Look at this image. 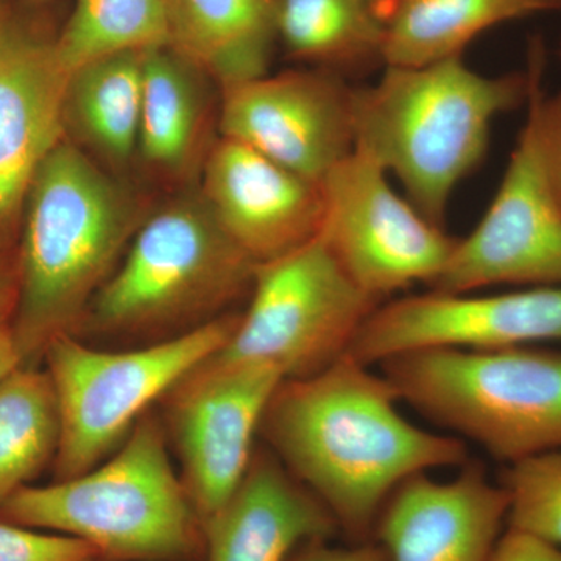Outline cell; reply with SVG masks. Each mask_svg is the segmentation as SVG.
Instances as JSON below:
<instances>
[{"mask_svg": "<svg viewBox=\"0 0 561 561\" xmlns=\"http://www.w3.org/2000/svg\"><path fill=\"white\" fill-rule=\"evenodd\" d=\"M375 368L345 354L317 375L286 379L262 416L271 453L328 508L345 542L373 541L402 482L470 461L467 442L405 419Z\"/></svg>", "mask_w": 561, "mask_h": 561, "instance_id": "1", "label": "cell"}, {"mask_svg": "<svg viewBox=\"0 0 561 561\" xmlns=\"http://www.w3.org/2000/svg\"><path fill=\"white\" fill-rule=\"evenodd\" d=\"M11 312L22 367H41L51 341L76 334L139 228L138 205L76 144L62 140L25 195Z\"/></svg>", "mask_w": 561, "mask_h": 561, "instance_id": "2", "label": "cell"}, {"mask_svg": "<svg viewBox=\"0 0 561 561\" xmlns=\"http://www.w3.org/2000/svg\"><path fill=\"white\" fill-rule=\"evenodd\" d=\"M527 91V72L486 77L461 57L386 66L371 87H353L354 150L393 173L442 227L457 184L485 157L494 117L522 105Z\"/></svg>", "mask_w": 561, "mask_h": 561, "instance_id": "3", "label": "cell"}, {"mask_svg": "<svg viewBox=\"0 0 561 561\" xmlns=\"http://www.w3.org/2000/svg\"><path fill=\"white\" fill-rule=\"evenodd\" d=\"M0 519L79 538L108 561L205 560V526L149 413L90 471L11 494Z\"/></svg>", "mask_w": 561, "mask_h": 561, "instance_id": "4", "label": "cell"}, {"mask_svg": "<svg viewBox=\"0 0 561 561\" xmlns=\"http://www.w3.org/2000/svg\"><path fill=\"white\" fill-rule=\"evenodd\" d=\"M376 368L401 402L502 463L561 448V348H430Z\"/></svg>", "mask_w": 561, "mask_h": 561, "instance_id": "5", "label": "cell"}, {"mask_svg": "<svg viewBox=\"0 0 561 561\" xmlns=\"http://www.w3.org/2000/svg\"><path fill=\"white\" fill-rule=\"evenodd\" d=\"M254 268L202 198L173 203L139 225L76 335L87 327L117 337L194 330L251 289Z\"/></svg>", "mask_w": 561, "mask_h": 561, "instance_id": "6", "label": "cell"}, {"mask_svg": "<svg viewBox=\"0 0 561 561\" xmlns=\"http://www.w3.org/2000/svg\"><path fill=\"white\" fill-rule=\"evenodd\" d=\"M238 320L220 316L135 350L92 348L76 334L51 341L43 362L60 412L54 481L108 459L154 402L227 345Z\"/></svg>", "mask_w": 561, "mask_h": 561, "instance_id": "7", "label": "cell"}, {"mask_svg": "<svg viewBox=\"0 0 561 561\" xmlns=\"http://www.w3.org/2000/svg\"><path fill=\"white\" fill-rule=\"evenodd\" d=\"M250 290L249 308L216 356L272 365L284 381L317 375L348 354L379 306L346 275L320 232L256 264Z\"/></svg>", "mask_w": 561, "mask_h": 561, "instance_id": "8", "label": "cell"}, {"mask_svg": "<svg viewBox=\"0 0 561 561\" xmlns=\"http://www.w3.org/2000/svg\"><path fill=\"white\" fill-rule=\"evenodd\" d=\"M545 55L531 47L527 119L500 190L483 219L459 239L430 290L472 294L491 286H561V203L553 190L540 128Z\"/></svg>", "mask_w": 561, "mask_h": 561, "instance_id": "9", "label": "cell"}, {"mask_svg": "<svg viewBox=\"0 0 561 561\" xmlns=\"http://www.w3.org/2000/svg\"><path fill=\"white\" fill-rule=\"evenodd\" d=\"M387 175L354 150L320 184V236L346 275L379 305L413 284L431 286L459 242L401 198Z\"/></svg>", "mask_w": 561, "mask_h": 561, "instance_id": "10", "label": "cell"}, {"mask_svg": "<svg viewBox=\"0 0 561 561\" xmlns=\"http://www.w3.org/2000/svg\"><path fill=\"white\" fill-rule=\"evenodd\" d=\"M283 381L272 365L214 354L164 398L165 434L175 445L181 481L203 526L245 478L262 416Z\"/></svg>", "mask_w": 561, "mask_h": 561, "instance_id": "11", "label": "cell"}, {"mask_svg": "<svg viewBox=\"0 0 561 561\" xmlns=\"http://www.w3.org/2000/svg\"><path fill=\"white\" fill-rule=\"evenodd\" d=\"M561 343V286L494 295L426 294L387 300L362 324L350 356L379 367L412 351L504 350Z\"/></svg>", "mask_w": 561, "mask_h": 561, "instance_id": "12", "label": "cell"}, {"mask_svg": "<svg viewBox=\"0 0 561 561\" xmlns=\"http://www.w3.org/2000/svg\"><path fill=\"white\" fill-rule=\"evenodd\" d=\"M221 138L321 184L354 151L353 87L330 69L264 73L221 88Z\"/></svg>", "mask_w": 561, "mask_h": 561, "instance_id": "13", "label": "cell"}, {"mask_svg": "<svg viewBox=\"0 0 561 561\" xmlns=\"http://www.w3.org/2000/svg\"><path fill=\"white\" fill-rule=\"evenodd\" d=\"M202 201L254 264L297 250L323 224L320 184L228 138L206 160Z\"/></svg>", "mask_w": 561, "mask_h": 561, "instance_id": "14", "label": "cell"}, {"mask_svg": "<svg viewBox=\"0 0 561 561\" xmlns=\"http://www.w3.org/2000/svg\"><path fill=\"white\" fill-rule=\"evenodd\" d=\"M449 481L413 476L391 493L373 541L390 561H489L507 529L508 497L481 463Z\"/></svg>", "mask_w": 561, "mask_h": 561, "instance_id": "15", "label": "cell"}, {"mask_svg": "<svg viewBox=\"0 0 561 561\" xmlns=\"http://www.w3.org/2000/svg\"><path fill=\"white\" fill-rule=\"evenodd\" d=\"M69 73L55 39L0 24V241L47 157L66 139Z\"/></svg>", "mask_w": 561, "mask_h": 561, "instance_id": "16", "label": "cell"}, {"mask_svg": "<svg viewBox=\"0 0 561 561\" xmlns=\"http://www.w3.org/2000/svg\"><path fill=\"white\" fill-rule=\"evenodd\" d=\"M203 561H289L300 546L341 537L320 500L271 451H254L249 471L205 527Z\"/></svg>", "mask_w": 561, "mask_h": 561, "instance_id": "17", "label": "cell"}, {"mask_svg": "<svg viewBox=\"0 0 561 561\" xmlns=\"http://www.w3.org/2000/svg\"><path fill=\"white\" fill-rule=\"evenodd\" d=\"M171 47L220 87L268 73L275 0H168Z\"/></svg>", "mask_w": 561, "mask_h": 561, "instance_id": "18", "label": "cell"}, {"mask_svg": "<svg viewBox=\"0 0 561 561\" xmlns=\"http://www.w3.org/2000/svg\"><path fill=\"white\" fill-rule=\"evenodd\" d=\"M382 62L420 68L461 51L476 36L502 22L556 9L549 0H387Z\"/></svg>", "mask_w": 561, "mask_h": 561, "instance_id": "19", "label": "cell"}, {"mask_svg": "<svg viewBox=\"0 0 561 561\" xmlns=\"http://www.w3.org/2000/svg\"><path fill=\"white\" fill-rule=\"evenodd\" d=\"M142 58L144 50L106 55L72 70L66 87V135L114 164L138 150Z\"/></svg>", "mask_w": 561, "mask_h": 561, "instance_id": "20", "label": "cell"}, {"mask_svg": "<svg viewBox=\"0 0 561 561\" xmlns=\"http://www.w3.org/2000/svg\"><path fill=\"white\" fill-rule=\"evenodd\" d=\"M202 70L171 46L144 50L138 150L161 171L190 162L203 122Z\"/></svg>", "mask_w": 561, "mask_h": 561, "instance_id": "21", "label": "cell"}, {"mask_svg": "<svg viewBox=\"0 0 561 561\" xmlns=\"http://www.w3.org/2000/svg\"><path fill=\"white\" fill-rule=\"evenodd\" d=\"M278 39L321 69H356L382 61L383 24L376 0H275Z\"/></svg>", "mask_w": 561, "mask_h": 561, "instance_id": "22", "label": "cell"}, {"mask_svg": "<svg viewBox=\"0 0 561 561\" xmlns=\"http://www.w3.org/2000/svg\"><path fill=\"white\" fill-rule=\"evenodd\" d=\"M60 412L46 368L20 367L0 382V505L54 465Z\"/></svg>", "mask_w": 561, "mask_h": 561, "instance_id": "23", "label": "cell"}, {"mask_svg": "<svg viewBox=\"0 0 561 561\" xmlns=\"http://www.w3.org/2000/svg\"><path fill=\"white\" fill-rule=\"evenodd\" d=\"M171 46L168 0H77L55 49L70 72L119 54Z\"/></svg>", "mask_w": 561, "mask_h": 561, "instance_id": "24", "label": "cell"}, {"mask_svg": "<svg viewBox=\"0 0 561 561\" xmlns=\"http://www.w3.org/2000/svg\"><path fill=\"white\" fill-rule=\"evenodd\" d=\"M507 527L561 548V448L505 465Z\"/></svg>", "mask_w": 561, "mask_h": 561, "instance_id": "25", "label": "cell"}, {"mask_svg": "<svg viewBox=\"0 0 561 561\" xmlns=\"http://www.w3.org/2000/svg\"><path fill=\"white\" fill-rule=\"evenodd\" d=\"M0 561H108L90 542L0 519Z\"/></svg>", "mask_w": 561, "mask_h": 561, "instance_id": "26", "label": "cell"}, {"mask_svg": "<svg viewBox=\"0 0 561 561\" xmlns=\"http://www.w3.org/2000/svg\"><path fill=\"white\" fill-rule=\"evenodd\" d=\"M289 561H390L382 546L376 541L345 542L316 540L300 546Z\"/></svg>", "mask_w": 561, "mask_h": 561, "instance_id": "27", "label": "cell"}, {"mask_svg": "<svg viewBox=\"0 0 561 561\" xmlns=\"http://www.w3.org/2000/svg\"><path fill=\"white\" fill-rule=\"evenodd\" d=\"M489 561H561V548L507 527Z\"/></svg>", "mask_w": 561, "mask_h": 561, "instance_id": "28", "label": "cell"}, {"mask_svg": "<svg viewBox=\"0 0 561 561\" xmlns=\"http://www.w3.org/2000/svg\"><path fill=\"white\" fill-rule=\"evenodd\" d=\"M540 128L546 164L561 203V92L540 101Z\"/></svg>", "mask_w": 561, "mask_h": 561, "instance_id": "29", "label": "cell"}, {"mask_svg": "<svg viewBox=\"0 0 561 561\" xmlns=\"http://www.w3.org/2000/svg\"><path fill=\"white\" fill-rule=\"evenodd\" d=\"M22 367V357L14 337L11 316L0 317V382Z\"/></svg>", "mask_w": 561, "mask_h": 561, "instance_id": "30", "label": "cell"}, {"mask_svg": "<svg viewBox=\"0 0 561 561\" xmlns=\"http://www.w3.org/2000/svg\"><path fill=\"white\" fill-rule=\"evenodd\" d=\"M18 267L16 254L9 256L0 250V317L11 316L16 302Z\"/></svg>", "mask_w": 561, "mask_h": 561, "instance_id": "31", "label": "cell"}, {"mask_svg": "<svg viewBox=\"0 0 561 561\" xmlns=\"http://www.w3.org/2000/svg\"><path fill=\"white\" fill-rule=\"evenodd\" d=\"M549 2L553 3V5H556V9H559V7H561V0H549Z\"/></svg>", "mask_w": 561, "mask_h": 561, "instance_id": "32", "label": "cell"}, {"mask_svg": "<svg viewBox=\"0 0 561 561\" xmlns=\"http://www.w3.org/2000/svg\"><path fill=\"white\" fill-rule=\"evenodd\" d=\"M560 60H561V44H560Z\"/></svg>", "mask_w": 561, "mask_h": 561, "instance_id": "33", "label": "cell"}, {"mask_svg": "<svg viewBox=\"0 0 561 561\" xmlns=\"http://www.w3.org/2000/svg\"><path fill=\"white\" fill-rule=\"evenodd\" d=\"M2 21H3L2 18H0V24H2Z\"/></svg>", "mask_w": 561, "mask_h": 561, "instance_id": "34", "label": "cell"}]
</instances>
